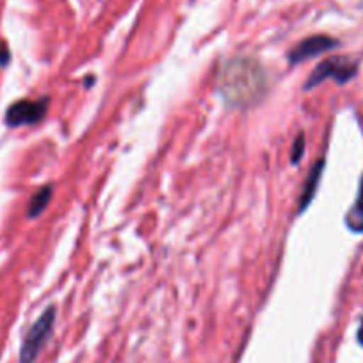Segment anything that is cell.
Returning a JSON list of instances; mask_svg holds the SVG:
<instances>
[{
	"label": "cell",
	"instance_id": "cell-1",
	"mask_svg": "<svg viewBox=\"0 0 363 363\" xmlns=\"http://www.w3.org/2000/svg\"><path fill=\"white\" fill-rule=\"evenodd\" d=\"M219 93L230 107H250L267 91V77L257 59L233 57L219 73Z\"/></svg>",
	"mask_w": 363,
	"mask_h": 363
},
{
	"label": "cell",
	"instance_id": "cell-2",
	"mask_svg": "<svg viewBox=\"0 0 363 363\" xmlns=\"http://www.w3.org/2000/svg\"><path fill=\"white\" fill-rule=\"evenodd\" d=\"M55 315H57L55 306H48L43 312V315L27 331L26 340H23L22 349H20V363H34V359L38 358L43 345L47 344L52 330H54Z\"/></svg>",
	"mask_w": 363,
	"mask_h": 363
},
{
	"label": "cell",
	"instance_id": "cell-3",
	"mask_svg": "<svg viewBox=\"0 0 363 363\" xmlns=\"http://www.w3.org/2000/svg\"><path fill=\"white\" fill-rule=\"evenodd\" d=\"M358 72V62L347 57H330L320 62L305 84V89H313L326 79H335L338 84H345Z\"/></svg>",
	"mask_w": 363,
	"mask_h": 363
},
{
	"label": "cell",
	"instance_id": "cell-4",
	"mask_svg": "<svg viewBox=\"0 0 363 363\" xmlns=\"http://www.w3.org/2000/svg\"><path fill=\"white\" fill-rule=\"evenodd\" d=\"M48 109V99L41 100H20L13 104L6 113L8 127H22V125H36L45 118Z\"/></svg>",
	"mask_w": 363,
	"mask_h": 363
},
{
	"label": "cell",
	"instance_id": "cell-5",
	"mask_svg": "<svg viewBox=\"0 0 363 363\" xmlns=\"http://www.w3.org/2000/svg\"><path fill=\"white\" fill-rule=\"evenodd\" d=\"M338 47V41H335L330 36H310L306 40L299 41L291 52H289V62L291 65H299V62L306 61L310 57H315L319 54H326V52L333 50Z\"/></svg>",
	"mask_w": 363,
	"mask_h": 363
},
{
	"label": "cell",
	"instance_id": "cell-6",
	"mask_svg": "<svg viewBox=\"0 0 363 363\" xmlns=\"http://www.w3.org/2000/svg\"><path fill=\"white\" fill-rule=\"evenodd\" d=\"M323 169H324V160H319V162L312 167V171H310L308 178H306L305 189H303V193H301V200H299V207H298L299 214H303V212L306 211V207L310 205V201H312L313 196H315V191H317V187H319Z\"/></svg>",
	"mask_w": 363,
	"mask_h": 363
},
{
	"label": "cell",
	"instance_id": "cell-7",
	"mask_svg": "<svg viewBox=\"0 0 363 363\" xmlns=\"http://www.w3.org/2000/svg\"><path fill=\"white\" fill-rule=\"evenodd\" d=\"M50 200H52V187L50 186L41 187V189L36 191V194L30 198L29 208H27V216H29V218H38V216L48 207Z\"/></svg>",
	"mask_w": 363,
	"mask_h": 363
},
{
	"label": "cell",
	"instance_id": "cell-8",
	"mask_svg": "<svg viewBox=\"0 0 363 363\" xmlns=\"http://www.w3.org/2000/svg\"><path fill=\"white\" fill-rule=\"evenodd\" d=\"M345 223H347V226L352 230V232L363 233V182H362V187H359L358 200H356V203L352 205L351 211H349L347 218H345Z\"/></svg>",
	"mask_w": 363,
	"mask_h": 363
},
{
	"label": "cell",
	"instance_id": "cell-9",
	"mask_svg": "<svg viewBox=\"0 0 363 363\" xmlns=\"http://www.w3.org/2000/svg\"><path fill=\"white\" fill-rule=\"evenodd\" d=\"M303 152H305V138H303V134H299L298 138H296L294 146H292L291 162H292V164H298L299 160H301Z\"/></svg>",
	"mask_w": 363,
	"mask_h": 363
},
{
	"label": "cell",
	"instance_id": "cell-10",
	"mask_svg": "<svg viewBox=\"0 0 363 363\" xmlns=\"http://www.w3.org/2000/svg\"><path fill=\"white\" fill-rule=\"evenodd\" d=\"M8 61H9L8 48H6L4 45H2V47H0V65H2V66H4V65H8Z\"/></svg>",
	"mask_w": 363,
	"mask_h": 363
},
{
	"label": "cell",
	"instance_id": "cell-11",
	"mask_svg": "<svg viewBox=\"0 0 363 363\" xmlns=\"http://www.w3.org/2000/svg\"><path fill=\"white\" fill-rule=\"evenodd\" d=\"M358 340H359V344L363 345V320H362V324H359V330H358Z\"/></svg>",
	"mask_w": 363,
	"mask_h": 363
}]
</instances>
